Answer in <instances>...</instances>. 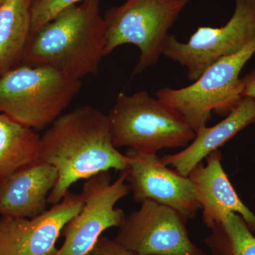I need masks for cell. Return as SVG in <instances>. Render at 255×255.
<instances>
[{"label": "cell", "mask_w": 255, "mask_h": 255, "mask_svg": "<svg viewBox=\"0 0 255 255\" xmlns=\"http://www.w3.org/2000/svg\"><path fill=\"white\" fill-rule=\"evenodd\" d=\"M188 0H127L103 16L105 57L117 47L132 44L140 50L134 69L138 75L155 65L162 55L169 30L188 4Z\"/></svg>", "instance_id": "obj_5"}, {"label": "cell", "mask_w": 255, "mask_h": 255, "mask_svg": "<svg viewBox=\"0 0 255 255\" xmlns=\"http://www.w3.org/2000/svg\"><path fill=\"white\" fill-rule=\"evenodd\" d=\"M85 0H38L31 6V36L57 14Z\"/></svg>", "instance_id": "obj_18"}, {"label": "cell", "mask_w": 255, "mask_h": 255, "mask_svg": "<svg viewBox=\"0 0 255 255\" xmlns=\"http://www.w3.org/2000/svg\"><path fill=\"white\" fill-rule=\"evenodd\" d=\"M5 1H6V0H0V6H1Z\"/></svg>", "instance_id": "obj_22"}, {"label": "cell", "mask_w": 255, "mask_h": 255, "mask_svg": "<svg viewBox=\"0 0 255 255\" xmlns=\"http://www.w3.org/2000/svg\"><path fill=\"white\" fill-rule=\"evenodd\" d=\"M36 1H38V0H29L30 4H31V6L33 4V3L36 2Z\"/></svg>", "instance_id": "obj_21"}, {"label": "cell", "mask_w": 255, "mask_h": 255, "mask_svg": "<svg viewBox=\"0 0 255 255\" xmlns=\"http://www.w3.org/2000/svg\"><path fill=\"white\" fill-rule=\"evenodd\" d=\"M86 255H135L119 244L115 240L101 236L95 246Z\"/></svg>", "instance_id": "obj_19"}, {"label": "cell", "mask_w": 255, "mask_h": 255, "mask_svg": "<svg viewBox=\"0 0 255 255\" xmlns=\"http://www.w3.org/2000/svg\"><path fill=\"white\" fill-rule=\"evenodd\" d=\"M253 124H255V102L243 97L239 105L222 122L214 127L201 128L187 147L177 153L163 156L161 161L187 177L191 169L202 162L203 159Z\"/></svg>", "instance_id": "obj_14"}, {"label": "cell", "mask_w": 255, "mask_h": 255, "mask_svg": "<svg viewBox=\"0 0 255 255\" xmlns=\"http://www.w3.org/2000/svg\"><path fill=\"white\" fill-rule=\"evenodd\" d=\"M81 87V80L53 69L20 65L0 77V114L42 130L62 115Z\"/></svg>", "instance_id": "obj_4"}, {"label": "cell", "mask_w": 255, "mask_h": 255, "mask_svg": "<svg viewBox=\"0 0 255 255\" xmlns=\"http://www.w3.org/2000/svg\"><path fill=\"white\" fill-rule=\"evenodd\" d=\"M58 180L56 169L42 162L11 174L0 183V215L31 219L43 214Z\"/></svg>", "instance_id": "obj_13"}, {"label": "cell", "mask_w": 255, "mask_h": 255, "mask_svg": "<svg viewBox=\"0 0 255 255\" xmlns=\"http://www.w3.org/2000/svg\"><path fill=\"white\" fill-rule=\"evenodd\" d=\"M187 221L175 210L145 201L126 216L114 239L135 255H206L189 237Z\"/></svg>", "instance_id": "obj_9"}, {"label": "cell", "mask_w": 255, "mask_h": 255, "mask_svg": "<svg viewBox=\"0 0 255 255\" xmlns=\"http://www.w3.org/2000/svg\"><path fill=\"white\" fill-rule=\"evenodd\" d=\"M255 53V38L243 49L206 69L192 85L178 90L160 89L155 97L182 114L197 131L213 114L228 116L243 100L240 74Z\"/></svg>", "instance_id": "obj_6"}, {"label": "cell", "mask_w": 255, "mask_h": 255, "mask_svg": "<svg viewBox=\"0 0 255 255\" xmlns=\"http://www.w3.org/2000/svg\"><path fill=\"white\" fill-rule=\"evenodd\" d=\"M129 161L114 145L107 115L90 106L62 114L41 137L39 162L53 166L58 174L48 204L59 203L82 179L110 169L127 170Z\"/></svg>", "instance_id": "obj_1"}, {"label": "cell", "mask_w": 255, "mask_h": 255, "mask_svg": "<svg viewBox=\"0 0 255 255\" xmlns=\"http://www.w3.org/2000/svg\"><path fill=\"white\" fill-rule=\"evenodd\" d=\"M242 97H248L255 102V69L241 78Z\"/></svg>", "instance_id": "obj_20"}, {"label": "cell", "mask_w": 255, "mask_h": 255, "mask_svg": "<svg viewBox=\"0 0 255 255\" xmlns=\"http://www.w3.org/2000/svg\"><path fill=\"white\" fill-rule=\"evenodd\" d=\"M127 182L135 202L152 201L193 219L201 210L189 177L169 168L157 155L128 149Z\"/></svg>", "instance_id": "obj_10"}, {"label": "cell", "mask_w": 255, "mask_h": 255, "mask_svg": "<svg viewBox=\"0 0 255 255\" xmlns=\"http://www.w3.org/2000/svg\"><path fill=\"white\" fill-rule=\"evenodd\" d=\"M107 117L114 145L140 153L184 148L196 136L182 114L145 91L121 92Z\"/></svg>", "instance_id": "obj_3"}, {"label": "cell", "mask_w": 255, "mask_h": 255, "mask_svg": "<svg viewBox=\"0 0 255 255\" xmlns=\"http://www.w3.org/2000/svg\"><path fill=\"white\" fill-rule=\"evenodd\" d=\"M191 169V179L202 211L203 222L208 228L227 217L230 213L241 216L255 233V215L238 196L222 165V154L214 151Z\"/></svg>", "instance_id": "obj_12"}, {"label": "cell", "mask_w": 255, "mask_h": 255, "mask_svg": "<svg viewBox=\"0 0 255 255\" xmlns=\"http://www.w3.org/2000/svg\"><path fill=\"white\" fill-rule=\"evenodd\" d=\"M31 29L29 0H6L0 6V77L21 64Z\"/></svg>", "instance_id": "obj_15"}, {"label": "cell", "mask_w": 255, "mask_h": 255, "mask_svg": "<svg viewBox=\"0 0 255 255\" xmlns=\"http://www.w3.org/2000/svg\"><path fill=\"white\" fill-rule=\"evenodd\" d=\"M255 38V0H236L234 12L221 28L201 26L187 43L169 36L162 55L187 69L190 81L224 57L243 49Z\"/></svg>", "instance_id": "obj_7"}, {"label": "cell", "mask_w": 255, "mask_h": 255, "mask_svg": "<svg viewBox=\"0 0 255 255\" xmlns=\"http://www.w3.org/2000/svg\"><path fill=\"white\" fill-rule=\"evenodd\" d=\"M100 1L72 5L42 26L30 37L20 65L46 67L79 80L96 75L106 43Z\"/></svg>", "instance_id": "obj_2"}, {"label": "cell", "mask_w": 255, "mask_h": 255, "mask_svg": "<svg viewBox=\"0 0 255 255\" xmlns=\"http://www.w3.org/2000/svg\"><path fill=\"white\" fill-rule=\"evenodd\" d=\"M41 137L33 129L0 114V183L39 162Z\"/></svg>", "instance_id": "obj_16"}, {"label": "cell", "mask_w": 255, "mask_h": 255, "mask_svg": "<svg viewBox=\"0 0 255 255\" xmlns=\"http://www.w3.org/2000/svg\"><path fill=\"white\" fill-rule=\"evenodd\" d=\"M83 206L81 194H68L36 217L0 219V255H55L62 230Z\"/></svg>", "instance_id": "obj_11"}, {"label": "cell", "mask_w": 255, "mask_h": 255, "mask_svg": "<svg viewBox=\"0 0 255 255\" xmlns=\"http://www.w3.org/2000/svg\"><path fill=\"white\" fill-rule=\"evenodd\" d=\"M127 172H120L114 182L110 172L86 179L81 194L83 206L64 226V243L55 255H86L102 233L121 226L126 215L116 204L130 193Z\"/></svg>", "instance_id": "obj_8"}, {"label": "cell", "mask_w": 255, "mask_h": 255, "mask_svg": "<svg viewBox=\"0 0 255 255\" xmlns=\"http://www.w3.org/2000/svg\"><path fill=\"white\" fill-rule=\"evenodd\" d=\"M204 243L213 255H255V237L241 216L231 212L210 228Z\"/></svg>", "instance_id": "obj_17"}]
</instances>
